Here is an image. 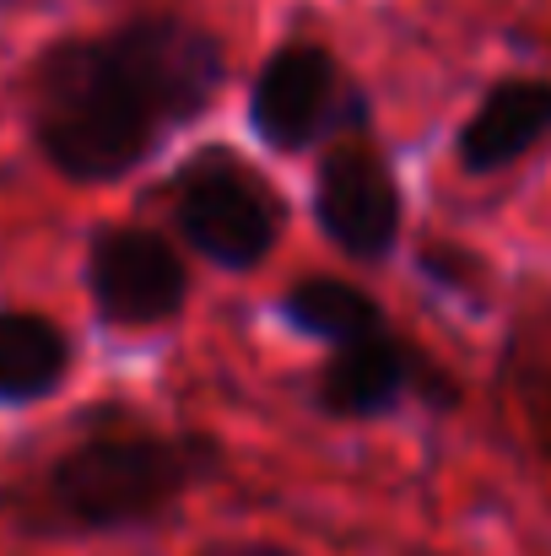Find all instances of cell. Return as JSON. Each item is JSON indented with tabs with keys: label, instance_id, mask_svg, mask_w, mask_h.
Wrapping results in <instances>:
<instances>
[{
	"label": "cell",
	"instance_id": "cell-1",
	"mask_svg": "<svg viewBox=\"0 0 551 556\" xmlns=\"http://www.w3.org/2000/svg\"><path fill=\"white\" fill-rule=\"evenodd\" d=\"M222 76V43L163 11L98 38H60L27 76L33 141L76 185L125 179L163 130L189 125L216 98Z\"/></svg>",
	"mask_w": 551,
	"mask_h": 556
},
{
	"label": "cell",
	"instance_id": "cell-2",
	"mask_svg": "<svg viewBox=\"0 0 551 556\" xmlns=\"http://www.w3.org/2000/svg\"><path fill=\"white\" fill-rule=\"evenodd\" d=\"M200 438H92L54 459L49 508L82 530H125L158 519L179 492L211 476Z\"/></svg>",
	"mask_w": 551,
	"mask_h": 556
},
{
	"label": "cell",
	"instance_id": "cell-3",
	"mask_svg": "<svg viewBox=\"0 0 551 556\" xmlns=\"http://www.w3.org/2000/svg\"><path fill=\"white\" fill-rule=\"evenodd\" d=\"M179 232L211 265L249 270L281 232V200L227 152H205L179 174Z\"/></svg>",
	"mask_w": 551,
	"mask_h": 556
},
{
	"label": "cell",
	"instance_id": "cell-4",
	"mask_svg": "<svg viewBox=\"0 0 551 556\" xmlns=\"http://www.w3.org/2000/svg\"><path fill=\"white\" fill-rule=\"evenodd\" d=\"M179 254L147 227H103L87 249V292L109 325H163L184 308Z\"/></svg>",
	"mask_w": 551,
	"mask_h": 556
},
{
	"label": "cell",
	"instance_id": "cell-5",
	"mask_svg": "<svg viewBox=\"0 0 551 556\" xmlns=\"http://www.w3.org/2000/svg\"><path fill=\"white\" fill-rule=\"evenodd\" d=\"M341 103H347L341 65L320 43H292V49L271 54V65L260 71L249 119L271 147L298 152V147L320 141L330 125H341Z\"/></svg>",
	"mask_w": 551,
	"mask_h": 556
},
{
	"label": "cell",
	"instance_id": "cell-6",
	"mask_svg": "<svg viewBox=\"0 0 551 556\" xmlns=\"http://www.w3.org/2000/svg\"><path fill=\"white\" fill-rule=\"evenodd\" d=\"M314 211L330 243H341L358 260L389 254L395 232H400V189L384 157H373L363 147H341L320 163V189H314Z\"/></svg>",
	"mask_w": 551,
	"mask_h": 556
},
{
	"label": "cell",
	"instance_id": "cell-7",
	"mask_svg": "<svg viewBox=\"0 0 551 556\" xmlns=\"http://www.w3.org/2000/svg\"><path fill=\"white\" fill-rule=\"evenodd\" d=\"M551 136V81H503L460 130V168L492 174Z\"/></svg>",
	"mask_w": 551,
	"mask_h": 556
},
{
	"label": "cell",
	"instance_id": "cell-8",
	"mask_svg": "<svg viewBox=\"0 0 551 556\" xmlns=\"http://www.w3.org/2000/svg\"><path fill=\"white\" fill-rule=\"evenodd\" d=\"M411 383V357L389 341V330L363 336L352 346H336L330 368L320 378V400L336 416H378L384 405H395Z\"/></svg>",
	"mask_w": 551,
	"mask_h": 556
},
{
	"label": "cell",
	"instance_id": "cell-9",
	"mask_svg": "<svg viewBox=\"0 0 551 556\" xmlns=\"http://www.w3.org/2000/svg\"><path fill=\"white\" fill-rule=\"evenodd\" d=\"M71 372V336L43 314H0V405H33Z\"/></svg>",
	"mask_w": 551,
	"mask_h": 556
},
{
	"label": "cell",
	"instance_id": "cell-10",
	"mask_svg": "<svg viewBox=\"0 0 551 556\" xmlns=\"http://www.w3.org/2000/svg\"><path fill=\"white\" fill-rule=\"evenodd\" d=\"M287 319L330 346H352L363 336H378L384 330V314L378 303L358 292L352 281H336V276H309L287 292Z\"/></svg>",
	"mask_w": 551,
	"mask_h": 556
},
{
	"label": "cell",
	"instance_id": "cell-11",
	"mask_svg": "<svg viewBox=\"0 0 551 556\" xmlns=\"http://www.w3.org/2000/svg\"><path fill=\"white\" fill-rule=\"evenodd\" d=\"M200 556H276L271 546H205Z\"/></svg>",
	"mask_w": 551,
	"mask_h": 556
}]
</instances>
